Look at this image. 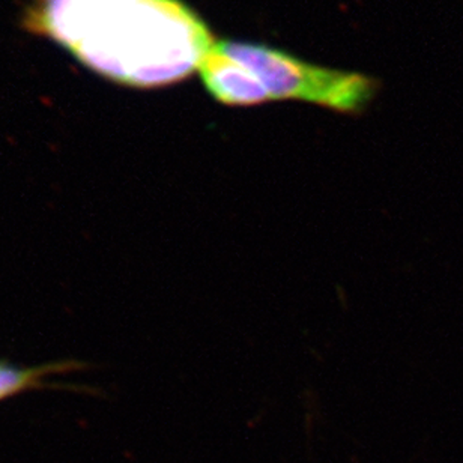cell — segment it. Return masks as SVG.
Returning a JSON list of instances; mask_svg holds the SVG:
<instances>
[{
    "mask_svg": "<svg viewBox=\"0 0 463 463\" xmlns=\"http://www.w3.org/2000/svg\"><path fill=\"white\" fill-rule=\"evenodd\" d=\"M26 26L99 76L138 90L187 79L214 45L183 0H35Z\"/></svg>",
    "mask_w": 463,
    "mask_h": 463,
    "instance_id": "1",
    "label": "cell"
},
{
    "mask_svg": "<svg viewBox=\"0 0 463 463\" xmlns=\"http://www.w3.org/2000/svg\"><path fill=\"white\" fill-rule=\"evenodd\" d=\"M231 58L260 79L271 99H295L340 113H361L378 92V80L304 62L283 50L240 41H217Z\"/></svg>",
    "mask_w": 463,
    "mask_h": 463,
    "instance_id": "2",
    "label": "cell"
},
{
    "mask_svg": "<svg viewBox=\"0 0 463 463\" xmlns=\"http://www.w3.org/2000/svg\"><path fill=\"white\" fill-rule=\"evenodd\" d=\"M213 99L233 108H249L269 101L265 86L250 68L231 58L214 43L197 68Z\"/></svg>",
    "mask_w": 463,
    "mask_h": 463,
    "instance_id": "3",
    "label": "cell"
},
{
    "mask_svg": "<svg viewBox=\"0 0 463 463\" xmlns=\"http://www.w3.org/2000/svg\"><path fill=\"white\" fill-rule=\"evenodd\" d=\"M74 363H54V364L38 365V367H20L0 361V402L27 392L31 388H38L43 379L52 373H62L74 369Z\"/></svg>",
    "mask_w": 463,
    "mask_h": 463,
    "instance_id": "4",
    "label": "cell"
}]
</instances>
